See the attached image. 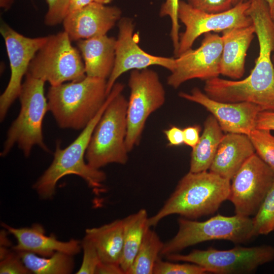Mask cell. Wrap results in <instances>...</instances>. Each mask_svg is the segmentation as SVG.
<instances>
[{
	"instance_id": "3957f363",
	"label": "cell",
	"mask_w": 274,
	"mask_h": 274,
	"mask_svg": "<svg viewBox=\"0 0 274 274\" xmlns=\"http://www.w3.org/2000/svg\"><path fill=\"white\" fill-rule=\"evenodd\" d=\"M230 180L211 172H189L178 182L162 208L149 217V227L156 226L164 218L178 214L196 219L214 214L227 200Z\"/></svg>"
},
{
	"instance_id": "e575fe53",
	"label": "cell",
	"mask_w": 274,
	"mask_h": 274,
	"mask_svg": "<svg viewBox=\"0 0 274 274\" xmlns=\"http://www.w3.org/2000/svg\"><path fill=\"white\" fill-rule=\"evenodd\" d=\"M201 127L199 125L187 126L183 129L184 144L193 148L200 139Z\"/></svg>"
},
{
	"instance_id": "ffe728a7",
	"label": "cell",
	"mask_w": 274,
	"mask_h": 274,
	"mask_svg": "<svg viewBox=\"0 0 274 274\" xmlns=\"http://www.w3.org/2000/svg\"><path fill=\"white\" fill-rule=\"evenodd\" d=\"M221 36L223 50L220 62V74L233 80L241 79L245 73L247 51L254 37L252 25L223 30Z\"/></svg>"
},
{
	"instance_id": "ac0fdd59",
	"label": "cell",
	"mask_w": 274,
	"mask_h": 274,
	"mask_svg": "<svg viewBox=\"0 0 274 274\" xmlns=\"http://www.w3.org/2000/svg\"><path fill=\"white\" fill-rule=\"evenodd\" d=\"M1 225L16 239L17 244L12 249L17 252H28L43 257L61 252L74 256L82 250L81 241L72 238L64 242L58 239L54 234L48 236L43 225L39 223L18 228L4 223Z\"/></svg>"
},
{
	"instance_id": "f546056e",
	"label": "cell",
	"mask_w": 274,
	"mask_h": 274,
	"mask_svg": "<svg viewBox=\"0 0 274 274\" xmlns=\"http://www.w3.org/2000/svg\"><path fill=\"white\" fill-rule=\"evenodd\" d=\"M83 255L81 265L76 274H95L100 262L97 251L92 240L85 234L81 241Z\"/></svg>"
},
{
	"instance_id": "7a4b0ae2",
	"label": "cell",
	"mask_w": 274,
	"mask_h": 274,
	"mask_svg": "<svg viewBox=\"0 0 274 274\" xmlns=\"http://www.w3.org/2000/svg\"><path fill=\"white\" fill-rule=\"evenodd\" d=\"M124 87L118 82L114 85L99 111L71 144L61 149L60 142H57L52 163L33 185L40 198L52 199L58 181L69 175L83 179L95 194L103 192L106 174L100 169L91 167L85 161V154L94 129L105 110L113 97L123 91Z\"/></svg>"
},
{
	"instance_id": "d4e9b609",
	"label": "cell",
	"mask_w": 274,
	"mask_h": 274,
	"mask_svg": "<svg viewBox=\"0 0 274 274\" xmlns=\"http://www.w3.org/2000/svg\"><path fill=\"white\" fill-rule=\"evenodd\" d=\"M17 252L32 273L70 274L74 269V256L63 252H56L49 257L28 252Z\"/></svg>"
},
{
	"instance_id": "44dd1931",
	"label": "cell",
	"mask_w": 274,
	"mask_h": 274,
	"mask_svg": "<svg viewBox=\"0 0 274 274\" xmlns=\"http://www.w3.org/2000/svg\"><path fill=\"white\" fill-rule=\"evenodd\" d=\"M116 41L107 35L77 41L87 76L108 79L115 64Z\"/></svg>"
},
{
	"instance_id": "f6af8a7d",
	"label": "cell",
	"mask_w": 274,
	"mask_h": 274,
	"mask_svg": "<svg viewBox=\"0 0 274 274\" xmlns=\"http://www.w3.org/2000/svg\"><path fill=\"white\" fill-rule=\"evenodd\" d=\"M271 59H272V63H273V67H274V49H273V50L272 51V53Z\"/></svg>"
},
{
	"instance_id": "b9f144b4",
	"label": "cell",
	"mask_w": 274,
	"mask_h": 274,
	"mask_svg": "<svg viewBox=\"0 0 274 274\" xmlns=\"http://www.w3.org/2000/svg\"><path fill=\"white\" fill-rule=\"evenodd\" d=\"M270 13L271 19L274 23V4L270 7Z\"/></svg>"
},
{
	"instance_id": "e0dca14e",
	"label": "cell",
	"mask_w": 274,
	"mask_h": 274,
	"mask_svg": "<svg viewBox=\"0 0 274 274\" xmlns=\"http://www.w3.org/2000/svg\"><path fill=\"white\" fill-rule=\"evenodd\" d=\"M121 13L117 7L92 2L68 14L62 23L72 41H78L107 35L120 19Z\"/></svg>"
},
{
	"instance_id": "5b68a950",
	"label": "cell",
	"mask_w": 274,
	"mask_h": 274,
	"mask_svg": "<svg viewBox=\"0 0 274 274\" xmlns=\"http://www.w3.org/2000/svg\"><path fill=\"white\" fill-rule=\"evenodd\" d=\"M45 82L28 74L25 75L18 98L20 110L7 134L1 156H6L17 144L26 157L37 145L46 152L50 150L44 143L42 125L48 109L44 92Z\"/></svg>"
},
{
	"instance_id": "8fae6325",
	"label": "cell",
	"mask_w": 274,
	"mask_h": 274,
	"mask_svg": "<svg viewBox=\"0 0 274 274\" xmlns=\"http://www.w3.org/2000/svg\"><path fill=\"white\" fill-rule=\"evenodd\" d=\"M250 1L243 2L224 12L210 13L196 9L188 3L180 1L178 18L185 25V30L180 35L177 57L191 49L196 39L211 31L250 26L253 24L248 14Z\"/></svg>"
},
{
	"instance_id": "30bf717a",
	"label": "cell",
	"mask_w": 274,
	"mask_h": 274,
	"mask_svg": "<svg viewBox=\"0 0 274 274\" xmlns=\"http://www.w3.org/2000/svg\"><path fill=\"white\" fill-rule=\"evenodd\" d=\"M172 261L192 263L208 272L218 274L248 273L274 260V247L270 245L236 247L227 250L212 247L193 250L188 254L178 253L165 256Z\"/></svg>"
},
{
	"instance_id": "ab89813d",
	"label": "cell",
	"mask_w": 274,
	"mask_h": 274,
	"mask_svg": "<svg viewBox=\"0 0 274 274\" xmlns=\"http://www.w3.org/2000/svg\"><path fill=\"white\" fill-rule=\"evenodd\" d=\"M14 0H0L1 7L5 9V10L9 9Z\"/></svg>"
},
{
	"instance_id": "83f0119b",
	"label": "cell",
	"mask_w": 274,
	"mask_h": 274,
	"mask_svg": "<svg viewBox=\"0 0 274 274\" xmlns=\"http://www.w3.org/2000/svg\"><path fill=\"white\" fill-rule=\"evenodd\" d=\"M248 136L256 154L274 172V135L270 130L255 128Z\"/></svg>"
},
{
	"instance_id": "ba28073f",
	"label": "cell",
	"mask_w": 274,
	"mask_h": 274,
	"mask_svg": "<svg viewBox=\"0 0 274 274\" xmlns=\"http://www.w3.org/2000/svg\"><path fill=\"white\" fill-rule=\"evenodd\" d=\"M71 42L64 30L48 36L31 61L26 74L52 86L85 78L82 57Z\"/></svg>"
},
{
	"instance_id": "7402d4cb",
	"label": "cell",
	"mask_w": 274,
	"mask_h": 274,
	"mask_svg": "<svg viewBox=\"0 0 274 274\" xmlns=\"http://www.w3.org/2000/svg\"><path fill=\"white\" fill-rule=\"evenodd\" d=\"M85 234L93 242L101 262L119 264L124 242L122 219L87 228Z\"/></svg>"
},
{
	"instance_id": "9c48e42d",
	"label": "cell",
	"mask_w": 274,
	"mask_h": 274,
	"mask_svg": "<svg viewBox=\"0 0 274 274\" xmlns=\"http://www.w3.org/2000/svg\"><path fill=\"white\" fill-rule=\"evenodd\" d=\"M128 85L126 146L129 152L139 145L148 117L165 103L166 92L157 73L148 68L131 71Z\"/></svg>"
},
{
	"instance_id": "484cf974",
	"label": "cell",
	"mask_w": 274,
	"mask_h": 274,
	"mask_svg": "<svg viewBox=\"0 0 274 274\" xmlns=\"http://www.w3.org/2000/svg\"><path fill=\"white\" fill-rule=\"evenodd\" d=\"M164 243L157 233L149 227L126 274H153L155 264L160 257Z\"/></svg>"
},
{
	"instance_id": "8992f818",
	"label": "cell",
	"mask_w": 274,
	"mask_h": 274,
	"mask_svg": "<svg viewBox=\"0 0 274 274\" xmlns=\"http://www.w3.org/2000/svg\"><path fill=\"white\" fill-rule=\"evenodd\" d=\"M128 100L119 93L110 101L92 134L85 160L92 167L100 169L111 163L125 164Z\"/></svg>"
},
{
	"instance_id": "1f68e13d",
	"label": "cell",
	"mask_w": 274,
	"mask_h": 274,
	"mask_svg": "<svg viewBox=\"0 0 274 274\" xmlns=\"http://www.w3.org/2000/svg\"><path fill=\"white\" fill-rule=\"evenodd\" d=\"M48 5L44 22L50 26L62 23L68 13L70 0H45Z\"/></svg>"
},
{
	"instance_id": "4fadbf2b",
	"label": "cell",
	"mask_w": 274,
	"mask_h": 274,
	"mask_svg": "<svg viewBox=\"0 0 274 274\" xmlns=\"http://www.w3.org/2000/svg\"><path fill=\"white\" fill-rule=\"evenodd\" d=\"M0 32L5 41L11 71L8 84L0 96V120L3 121L9 108L19 97L23 78L31 61L45 43L48 36L27 37L5 23H2Z\"/></svg>"
},
{
	"instance_id": "60d3db41",
	"label": "cell",
	"mask_w": 274,
	"mask_h": 274,
	"mask_svg": "<svg viewBox=\"0 0 274 274\" xmlns=\"http://www.w3.org/2000/svg\"><path fill=\"white\" fill-rule=\"evenodd\" d=\"M112 0H92L93 2L107 5L110 3Z\"/></svg>"
},
{
	"instance_id": "8d00e7d4",
	"label": "cell",
	"mask_w": 274,
	"mask_h": 274,
	"mask_svg": "<svg viewBox=\"0 0 274 274\" xmlns=\"http://www.w3.org/2000/svg\"><path fill=\"white\" fill-rule=\"evenodd\" d=\"M164 133L170 146H178L184 144L183 129L176 126H172L164 130Z\"/></svg>"
},
{
	"instance_id": "277c9868",
	"label": "cell",
	"mask_w": 274,
	"mask_h": 274,
	"mask_svg": "<svg viewBox=\"0 0 274 274\" xmlns=\"http://www.w3.org/2000/svg\"><path fill=\"white\" fill-rule=\"evenodd\" d=\"M107 80L86 76L51 86L46 95L48 111L63 129H83L96 115L107 97Z\"/></svg>"
},
{
	"instance_id": "6da1fadb",
	"label": "cell",
	"mask_w": 274,
	"mask_h": 274,
	"mask_svg": "<svg viewBox=\"0 0 274 274\" xmlns=\"http://www.w3.org/2000/svg\"><path fill=\"white\" fill-rule=\"evenodd\" d=\"M255 27L259 53L250 75L243 80L216 77L205 82L204 91L211 99L224 102L252 103L263 111L274 112V23L266 0H252L248 10Z\"/></svg>"
},
{
	"instance_id": "d590c367",
	"label": "cell",
	"mask_w": 274,
	"mask_h": 274,
	"mask_svg": "<svg viewBox=\"0 0 274 274\" xmlns=\"http://www.w3.org/2000/svg\"><path fill=\"white\" fill-rule=\"evenodd\" d=\"M256 128L274 130V112L260 111L257 117Z\"/></svg>"
},
{
	"instance_id": "5bb4252c",
	"label": "cell",
	"mask_w": 274,
	"mask_h": 274,
	"mask_svg": "<svg viewBox=\"0 0 274 274\" xmlns=\"http://www.w3.org/2000/svg\"><path fill=\"white\" fill-rule=\"evenodd\" d=\"M222 50L221 36L204 34L198 48L190 49L175 58V68L167 77V84L176 89L190 80L207 81L219 77Z\"/></svg>"
},
{
	"instance_id": "d6a6232c",
	"label": "cell",
	"mask_w": 274,
	"mask_h": 274,
	"mask_svg": "<svg viewBox=\"0 0 274 274\" xmlns=\"http://www.w3.org/2000/svg\"><path fill=\"white\" fill-rule=\"evenodd\" d=\"M1 274H30L17 252L13 250L1 259Z\"/></svg>"
},
{
	"instance_id": "4316f807",
	"label": "cell",
	"mask_w": 274,
	"mask_h": 274,
	"mask_svg": "<svg viewBox=\"0 0 274 274\" xmlns=\"http://www.w3.org/2000/svg\"><path fill=\"white\" fill-rule=\"evenodd\" d=\"M252 220L253 237L274 231V182Z\"/></svg>"
},
{
	"instance_id": "603a6c76",
	"label": "cell",
	"mask_w": 274,
	"mask_h": 274,
	"mask_svg": "<svg viewBox=\"0 0 274 274\" xmlns=\"http://www.w3.org/2000/svg\"><path fill=\"white\" fill-rule=\"evenodd\" d=\"M203 125L199 142L191 152L190 172L197 173L209 169L224 134L217 120L211 114L207 117Z\"/></svg>"
},
{
	"instance_id": "74e56055",
	"label": "cell",
	"mask_w": 274,
	"mask_h": 274,
	"mask_svg": "<svg viewBox=\"0 0 274 274\" xmlns=\"http://www.w3.org/2000/svg\"><path fill=\"white\" fill-rule=\"evenodd\" d=\"M95 274H125L119 264L100 261Z\"/></svg>"
},
{
	"instance_id": "4dcf8cb0",
	"label": "cell",
	"mask_w": 274,
	"mask_h": 274,
	"mask_svg": "<svg viewBox=\"0 0 274 274\" xmlns=\"http://www.w3.org/2000/svg\"><path fill=\"white\" fill-rule=\"evenodd\" d=\"M180 0H165L162 5L159 15L161 17L169 16L171 19L170 37L174 47V52L176 55L179 45L180 24L178 18V8Z\"/></svg>"
},
{
	"instance_id": "f1b7e54d",
	"label": "cell",
	"mask_w": 274,
	"mask_h": 274,
	"mask_svg": "<svg viewBox=\"0 0 274 274\" xmlns=\"http://www.w3.org/2000/svg\"><path fill=\"white\" fill-rule=\"evenodd\" d=\"M202 267L192 263H178L163 261L159 257L156 261L153 274H204Z\"/></svg>"
},
{
	"instance_id": "2e32d148",
	"label": "cell",
	"mask_w": 274,
	"mask_h": 274,
	"mask_svg": "<svg viewBox=\"0 0 274 274\" xmlns=\"http://www.w3.org/2000/svg\"><path fill=\"white\" fill-rule=\"evenodd\" d=\"M179 96L203 107L215 118L225 133H235L249 135L256 128L258 113L263 111L259 106L252 103L224 102L215 100L196 87L193 88L189 93L180 92Z\"/></svg>"
},
{
	"instance_id": "7bdbcfd3",
	"label": "cell",
	"mask_w": 274,
	"mask_h": 274,
	"mask_svg": "<svg viewBox=\"0 0 274 274\" xmlns=\"http://www.w3.org/2000/svg\"><path fill=\"white\" fill-rule=\"evenodd\" d=\"M231 1L232 6L233 7L240 3L244 2V0H231Z\"/></svg>"
},
{
	"instance_id": "d6986e66",
	"label": "cell",
	"mask_w": 274,
	"mask_h": 274,
	"mask_svg": "<svg viewBox=\"0 0 274 274\" xmlns=\"http://www.w3.org/2000/svg\"><path fill=\"white\" fill-rule=\"evenodd\" d=\"M254 153V148L248 135L225 133L209 170L231 180L246 160Z\"/></svg>"
},
{
	"instance_id": "836d02e7",
	"label": "cell",
	"mask_w": 274,
	"mask_h": 274,
	"mask_svg": "<svg viewBox=\"0 0 274 274\" xmlns=\"http://www.w3.org/2000/svg\"><path fill=\"white\" fill-rule=\"evenodd\" d=\"M193 7L210 13L226 11L233 6L231 0H187Z\"/></svg>"
},
{
	"instance_id": "cb8c5ba5",
	"label": "cell",
	"mask_w": 274,
	"mask_h": 274,
	"mask_svg": "<svg viewBox=\"0 0 274 274\" xmlns=\"http://www.w3.org/2000/svg\"><path fill=\"white\" fill-rule=\"evenodd\" d=\"M149 216L146 209L122 219L123 224V249L119 265L125 274L130 268L149 227Z\"/></svg>"
},
{
	"instance_id": "9a60e30c",
	"label": "cell",
	"mask_w": 274,
	"mask_h": 274,
	"mask_svg": "<svg viewBox=\"0 0 274 274\" xmlns=\"http://www.w3.org/2000/svg\"><path fill=\"white\" fill-rule=\"evenodd\" d=\"M119 32L115 45V60L112 73L107 80V94L110 93L117 80L123 73L159 65L170 72L175 68V58L150 54L138 45V36L134 33L131 19L122 18L118 23Z\"/></svg>"
},
{
	"instance_id": "52a82bcc",
	"label": "cell",
	"mask_w": 274,
	"mask_h": 274,
	"mask_svg": "<svg viewBox=\"0 0 274 274\" xmlns=\"http://www.w3.org/2000/svg\"><path fill=\"white\" fill-rule=\"evenodd\" d=\"M178 225L176 234L164 243L160 255L177 253L208 241L223 239L239 244L253 237L252 218L237 214L233 216L218 214L201 222L181 217Z\"/></svg>"
},
{
	"instance_id": "f35d334b",
	"label": "cell",
	"mask_w": 274,
	"mask_h": 274,
	"mask_svg": "<svg viewBox=\"0 0 274 274\" xmlns=\"http://www.w3.org/2000/svg\"><path fill=\"white\" fill-rule=\"evenodd\" d=\"M92 2V0H70L67 14L83 8Z\"/></svg>"
},
{
	"instance_id": "7c38bea8",
	"label": "cell",
	"mask_w": 274,
	"mask_h": 274,
	"mask_svg": "<svg viewBox=\"0 0 274 274\" xmlns=\"http://www.w3.org/2000/svg\"><path fill=\"white\" fill-rule=\"evenodd\" d=\"M274 182V172L255 153L243 164L230 180L228 200L235 214L254 216Z\"/></svg>"
},
{
	"instance_id": "ee69618b",
	"label": "cell",
	"mask_w": 274,
	"mask_h": 274,
	"mask_svg": "<svg viewBox=\"0 0 274 274\" xmlns=\"http://www.w3.org/2000/svg\"><path fill=\"white\" fill-rule=\"evenodd\" d=\"M248 1H251L252 0H247ZM269 4V7H270L274 4V0H266Z\"/></svg>"
}]
</instances>
